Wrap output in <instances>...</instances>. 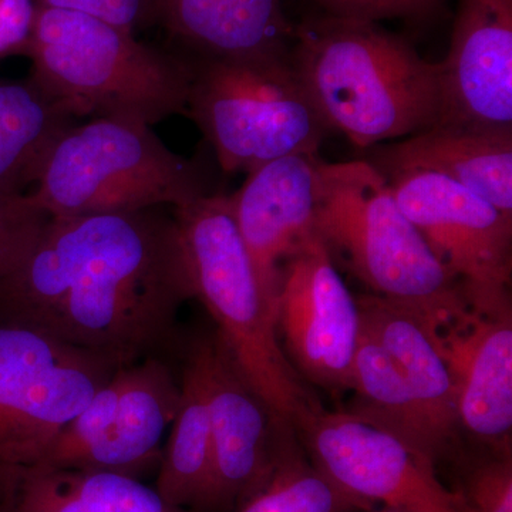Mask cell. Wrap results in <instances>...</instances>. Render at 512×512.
Segmentation results:
<instances>
[{"label":"cell","mask_w":512,"mask_h":512,"mask_svg":"<svg viewBox=\"0 0 512 512\" xmlns=\"http://www.w3.org/2000/svg\"><path fill=\"white\" fill-rule=\"evenodd\" d=\"M192 299L174 217L158 208L50 218L28 258L0 279V323L120 367L181 346Z\"/></svg>","instance_id":"1"},{"label":"cell","mask_w":512,"mask_h":512,"mask_svg":"<svg viewBox=\"0 0 512 512\" xmlns=\"http://www.w3.org/2000/svg\"><path fill=\"white\" fill-rule=\"evenodd\" d=\"M369 512H394V511L389 510V508L382 507V508H380V510H377V511H373L372 510V511H369Z\"/></svg>","instance_id":"30"},{"label":"cell","mask_w":512,"mask_h":512,"mask_svg":"<svg viewBox=\"0 0 512 512\" xmlns=\"http://www.w3.org/2000/svg\"><path fill=\"white\" fill-rule=\"evenodd\" d=\"M43 8L72 10L136 33L156 25L154 0H36Z\"/></svg>","instance_id":"27"},{"label":"cell","mask_w":512,"mask_h":512,"mask_svg":"<svg viewBox=\"0 0 512 512\" xmlns=\"http://www.w3.org/2000/svg\"><path fill=\"white\" fill-rule=\"evenodd\" d=\"M291 63L329 130L356 147L439 123V63L377 22L329 13L306 18L293 29Z\"/></svg>","instance_id":"2"},{"label":"cell","mask_w":512,"mask_h":512,"mask_svg":"<svg viewBox=\"0 0 512 512\" xmlns=\"http://www.w3.org/2000/svg\"><path fill=\"white\" fill-rule=\"evenodd\" d=\"M329 15L379 22L383 19H426L444 0H313Z\"/></svg>","instance_id":"28"},{"label":"cell","mask_w":512,"mask_h":512,"mask_svg":"<svg viewBox=\"0 0 512 512\" xmlns=\"http://www.w3.org/2000/svg\"><path fill=\"white\" fill-rule=\"evenodd\" d=\"M275 322L286 357L309 386L333 397L350 392L362 320L316 232L282 266Z\"/></svg>","instance_id":"12"},{"label":"cell","mask_w":512,"mask_h":512,"mask_svg":"<svg viewBox=\"0 0 512 512\" xmlns=\"http://www.w3.org/2000/svg\"><path fill=\"white\" fill-rule=\"evenodd\" d=\"M316 234L372 295L437 323L470 308L460 282L407 220L389 181L367 160L319 164Z\"/></svg>","instance_id":"5"},{"label":"cell","mask_w":512,"mask_h":512,"mask_svg":"<svg viewBox=\"0 0 512 512\" xmlns=\"http://www.w3.org/2000/svg\"><path fill=\"white\" fill-rule=\"evenodd\" d=\"M373 504L343 490L289 441L268 483L235 512H369Z\"/></svg>","instance_id":"24"},{"label":"cell","mask_w":512,"mask_h":512,"mask_svg":"<svg viewBox=\"0 0 512 512\" xmlns=\"http://www.w3.org/2000/svg\"><path fill=\"white\" fill-rule=\"evenodd\" d=\"M184 346L200 366L210 410L212 480L202 512H235L264 488L289 441L299 436L245 380L217 330L198 333Z\"/></svg>","instance_id":"11"},{"label":"cell","mask_w":512,"mask_h":512,"mask_svg":"<svg viewBox=\"0 0 512 512\" xmlns=\"http://www.w3.org/2000/svg\"><path fill=\"white\" fill-rule=\"evenodd\" d=\"M318 154H293L249 171L231 194L239 234L275 313L282 266L316 232Z\"/></svg>","instance_id":"16"},{"label":"cell","mask_w":512,"mask_h":512,"mask_svg":"<svg viewBox=\"0 0 512 512\" xmlns=\"http://www.w3.org/2000/svg\"><path fill=\"white\" fill-rule=\"evenodd\" d=\"M309 460L343 490L394 512H467L436 464L345 410H320L299 433Z\"/></svg>","instance_id":"13"},{"label":"cell","mask_w":512,"mask_h":512,"mask_svg":"<svg viewBox=\"0 0 512 512\" xmlns=\"http://www.w3.org/2000/svg\"><path fill=\"white\" fill-rule=\"evenodd\" d=\"M384 177L407 220L460 282L470 308L484 315L512 311V218L433 171L406 170Z\"/></svg>","instance_id":"10"},{"label":"cell","mask_w":512,"mask_h":512,"mask_svg":"<svg viewBox=\"0 0 512 512\" xmlns=\"http://www.w3.org/2000/svg\"><path fill=\"white\" fill-rule=\"evenodd\" d=\"M184 56L191 69L187 116L210 141L225 173L248 174L278 158L318 154L330 130L291 56Z\"/></svg>","instance_id":"7"},{"label":"cell","mask_w":512,"mask_h":512,"mask_svg":"<svg viewBox=\"0 0 512 512\" xmlns=\"http://www.w3.org/2000/svg\"><path fill=\"white\" fill-rule=\"evenodd\" d=\"M156 25L175 50L214 59L291 56L282 0H154Z\"/></svg>","instance_id":"17"},{"label":"cell","mask_w":512,"mask_h":512,"mask_svg":"<svg viewBox=\"0 0 512 512\" xmlns=\"http://www.w3.org/2000/svg\"><path fill=\"white\" fill-rule=\"evenodd\" d=\"M181 402L165 357L120 367L35 467L111 471L140 478L158 470L161 441Z\"/></svg>","instance_id":"9"},{"label":"cell","mask_w":512,"mask_h":512,"mask_svg":"<svg viewBox=\"0 0 512 512\" xmlns=\"http://www.w3.org/2000/svg\"><path fill=\"white\" fill-rule=\"evenodd\" d=\"M49 220L30 194L0 191V279L28 258Z\"/></svg>","instance_id":"25"},{"label":"cell","mask_w":512,"mask_h":512,"mask_svg":"<svg viewBox=\"0 0 512 512\" xmlns=\"http://www.w3.org/2000/svg\"><path fill=\"white\" fill-rule=\"evenodd\" d=\"M439 70L437 124L512 130V0H458Z\"/></svg>","instance_id":"14"},{"label":"cell","mask_w":512,"mask_h":512,"mask_svg":"<svg viewBox=\"0 0 512 512\" xmlns=\"http://www.w3.org/2000/svg\"><path fill=\"white\" fill-rule=\"evenodd\" d=\"M345 412L396 437L434 464L447 456L409 387L382 346L362 328Z\"/></svg>","instance_id":"22"},{"label":"cell","mask_w":512,"mask_h":512,"mask_svg":"<svg viewBox=\"0 0 512 512\" xmlns=\"http://www.w3.org/2000/svg\"><path fill=\"white\" fill-rule=\"evenodd\" d=\"M457 491L467 512H512V454L488 453L468 471Z\"/></svg>","instance_id":"26"},{"label":"cell","mask_w":512,"mask_h":512,"mask_svg":"<svg viewBox=\"0 0 512 512\" xmlns=\"http://www.w3.org/2000/svg\"><path fill=\"white\" fill-rule=\"evenodd\" d=\"M30 79L74 116L153 126L187 114L191 69L178 50L72 10L37 6Z\"/></svg>","instance_id":"4"},{"label":"cell","mask_w":512,"mask_h":512,"mask_svg":"<svg viewBox=\"0 0 512 512\" xmlns=\"http://www.w3.org/2000/svg\"><path fill=\"white\" fill-rule=\"evenodd\" d=\"M207 194L200 165L150 126L93 119L59 137L30 197L50 218H74L177 208Z\"/></svg>","instance_id":"6"},{"label":"cell","mask_w":512,"mask_h":512,"mask_svg":"<svg viewBox=\"0 0 512 512\" xmlns=\"http://www.w3.org/2000/svg\"><path fill=\"white\" fill-rule=\"evenodd\" d=\"M36 16V0H0V62L26 56Z\"/></svg>","instance_id":"29"},{"label":"cell","mask_w":512,"mask_h":512,"mask_svg":"<svg viewBox=\"0 0 512 512\" xmlns=\"http://www.w3.org/2000/svg\"><path fill=\"white\" fill-rule=\"evenodd\" d=\"M0 512H192L140 478L111 471L29 467L0 480Z\"/></svg>","instance_id":"20"},{"label":"cell","mask_w":512,"mask_h":512,"mask_svg":"<svg viewBox=\"0 0 512 512\" xmlns=\"http://www.w3.org/2000/svg\"><path fill=\"white\" fill-rule=\"evenodd\" d=\"M183 348L181 402L158 466L156 490L167 503L202 512L212 480L210 410L200 366Z\"/></svg>","instance_id":"23"},{"label":"cell","mask_w":512,"mask_h":512,"mask_svg":"<svg viewBox=\"0 0 512 512\" xmlns=\"http://www.w3.org/2000/svg\"><path fill=\"white\" fill-rule=\"evenodd\" d=\"M76 119L30 77L0 79V191L26 194L39 180L50 150Z\"/></svg>","instance_id":"21"},{"label":"cell","mask_w":512,"mask_h":512,"mask_svg":"<svg viewBox=\"0 0 512 512\" xmlns=\"http://www.w3.org/2000/svg\"><path fill=\"white\" fill-rule=\"evenodd\" d=\"M383 175L433 171L480 195L512 218V130L436 126L370 156Z\"/></svg>","instance_id":"18"},{"label":"cell","mask_w":512,"mask_h":512,"mask_svg":"<svg viewBox=\"0 0 512 512\" xmlns=\"http://www.w3.org/2000/svg\"><path fill=\"white\" fill-rule=\"evenodd\" d=\"M192 299L210 313L239 372L296 433L325 409L282 349L275 313L242 241L231 195L207 194L174 208Z\"/></svg>","instance_id":"3"},{"label":"cell","mask_w":512,"mask_h":512,"mask_svg":"<svg viewBox=\"0 0 512 512\" xmlns=\"http://www.w3.org/2000/svg\"><path fill=\"white\" fill-rule=\"evenodd\" d=\"M434 336L453 380L460 431L488 453L511 456L512 311L467 308L434 323Z\"/></svg>","instance_id":"15"},{"label":"cell","mask_w":512,"mask_h":512,"mask_svg":"<svg viewBox=\"0 0 512 512\" xmlns=\"http://www.w3.org/2000/svg\"><path fill=\"white\" fill-rule=\"evenodd\" d=\"M116 370L86 350L0 323V480L37 466Z\"/></svg>","instance_id":"8"},{"label":"cell","mask_w":512,"mask_h":512,"mask_svg":"<svg viewBox=\"0 0 512 512\" xmlns=\"http://www.w3.org/2000/svg\"><path fill=\"white\" fill-rule=\"evenodd\" d=\"M356 302L362 328L392 359L431 430L450 453L460 426L453 380L434 336L436 322L412 306L372 293L356 295Z\"/></svg>","instance_id":"19"}]
</instances>
